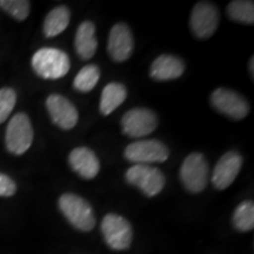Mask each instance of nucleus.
<instances>
[{"label": "nucleus", "mask_w": 254, "mask_h": 254, "mask_svg": "<svg viewBox=\"0 0 254 254\" xmlns=\"http://www.w3.org/2000/svg\"><path fill=\"white\" fill-rule=\"evenodd\" d=\"M31 65L40 78L57 80L67 74L71 67L68 56L62 50L44 47L38 50L32 57Z\"/></svg>", "instance_id": "nucleus-1"}, {"label": "nucleus", "mask_w": 254, "mask_h": 254, "mask_svg": "<svg viewBox=\"0 0 254 254\" xmlns=\"http://www.w3.org/2000/svg\"><path fill=\"white\" fill-rule=\"evenodd\" d=\"M59 209L73 227L82 232H90L95 226V217L91 205L81 196L65 193L59 198Z\"/></svg>", "instance_id": "nucleus-2"}, {"label": "nucleus", "mask_w": 254, "mask_h": 254, "mask_svg": "<svg viewBox=\"0 0 254 254\" xmlns=\"http://www.w3.org/2000/svg\"><path fill=\"white\" fill-rule=\"evenodd\" d=\"M209 179V166L201 153H190L180 167V180L190 193H200L206 189Z\"/></svg>", "instance_id": "nucleus-3"}, {"label": "nucleus", "mask_w": 254, "mask_h": 254, "mask_svg": "<svg viewBox=\"0 0 254 254\" xmlns=\"http://www.w3.org/2000/svg\"><path fill=\"white\" fill-rule=\"evenodd\" d=\"M129 185L138 187L146 196H155L165 186V176L157 167L150 165H133L125 173Z\"/></svg>", "instance_id": "nucleus-4"}, {"label": "nucleus", "mask_w": 254, "mask_h": 254, "mask_svg": "<svg viewBox=\"0 0 254 254\" xmlns=\"http://www.w3.org/2000/svg\"><path fill=\"white\" fill-rule=\"evenodd\" d=\"M32 141H33V128L30 118L25 113H17L9 120L6 128V148L9 153L21 155L31 147Z\"/></svg>", "instance_id": "nucleus-5"}, {"label": "nucleus", "mask_w": 254, "mask_h": 254, "mask_svg": "<svg viewBox=\"0 0 254 254\" xmlns=\"http://www.w3.org/2000/svg\"><path fill=\"white\" fill-rule=\"evenodd\" d=\"M101 232L107 245L114 251H124L131 246L132 226L122 215L116 213L105 215L101 222Z\"/></svg>", "instance_id": "nucleus-6"}, {"label": "nucleus", "mask_w": 254, "mask_h": 254, "mask_svg": "<svg viewBox=\"0 0 254 254\" xmlns=\"http://www.w3.org/2000/svg\"><path fill=\"white\" fill-rule=\"evenodd\" d=\"M125 158L135 165L165 163L170 157V151L164 142L150 139L132 142L125 148Z\"/></svg>", "instance_id": "nucleus-7"}, {"label": "nucleus", "mask_w": 254, "mask_h": 254, "mask_svg": "<svg viewBox=\"0 0 254 254\" xmlns=\"http://www.w3.org/2000/svg\"><path fill=\"white\" fill-rule=\"evenodd\" d=\"M218 8L208 1H200L192 9L190 19V30L195 37L200 39H207L212 37L219 26Z\"/></svg>", "instance_id": "nucleus-8"}, {"label": "nucleus", "mask_w": 254, "mask_h": 254, "mask_svg": "<svg viewBox=\"0 0 254 254\" xmlns=\"http://www.w3.org/2000/svg\"><path fill=\"white\" fill-rule=\"evenodd\" d=\"M122 127L124 134L129 138H142L155 131L158 127V117L148 109H132L124 114Z\"/></svg>", "instance_id": "nucleus-9"}, {"label": "nucleus", "mask_w": 254, "mask_h": 254, "mask_svg": "<svg viewBox=\"0 0 254 254\" xmlns=\"http://www.w3.org/2000/svg\"><path fill=\"white\" fill-rule=\"evenodd\" d=\"M211 104L218 112L234 120L244 119L250 112V104L245 98L228 88H217L211 94Z\"/></svg>", "instance_id": "nucleus-10"}, {"label": "nucleus", "mask_w": 254, "mask_h": 254, "mask_svg": "<svg viewBox=\"0 0 254 254\" xmlns=\"http://www.w3.org/2000/svg\"><path fill=\"white\" fill-rule=\"evenodd\" d=\"M243 166V157L239 152L228 151L221 155L213 173H212V184L215 189L226 190L234 183Z\"/></svg>", "instance_id": "nucleus-11"}, {"label": "nucleus", "mask_w": 254, "mask_h": 254, "mask_svg": "<svg viewBox=\"0 0 254 254\" xmlns=\"http://www.w3.org/2000/svg\"><path fill=\"white\" fill-rule=\"evenodd\" d=\"M134 39L132 31L126 24H116L110 32L109 43H107V52L113 62H126L132 56Z\"/></svg>", "instance_id": "nucleus-12"}, {"label": "nucleus", "mask_w": 254, "mask_h": 254, "mask_svg": "<svg viewBox=\"0 0 254 254\" xmlns=\"http://www.w3.org/2000/svg\"><path fill=\"white\" fill-rule=\"evenodd\" d=\"M46 107L52 122L62 129H72L77 125L78 111L67 98L60 94H51L46 100Z\"/></svg>", "instance_id": "nucleus-13"}, {"label": "nucleus", "mask_w": 254, "mask_h": 254, "mask_svg": "<svg viewBox=\"0 0 254 254\" xmlns=\"http://www.w3.org/2000/svg\"><path fill=\"white\" fill-rule=\"evenodd\" d=\"M69 166L84 179H93L100 171L99 159L88 147L74 148L68 155Z\"/></svg>", "instance_id": "nucleus-14"}, {"label": "nucleus", "mask_w": 254, "mask_h": 254, "mask_svg": "<svg viewBox=\"0 0 254 254\" xmlns=\"http://www.w3.org/2000/svg\"><path fill=\"white\" fill-rule=\"evenodd\" d=\"M185 72V63L172 55H161L152 63L150 75L158 81L174 80Z\"/></svg>", "instance_id": "nucleus-15"}, {"label": "nucleus", "mask_w": 254, "mask_h": 254, "mask_svg": "<svg viewBox=\"0 0 254 254\" xmlns=\"http://www.w3.org/2000/svg\"><path fill=\"white\" fill-rule=\"evenodd\" d=\"M74 46L81 59L88 60L95 55L98 40L95 37V25L92 21H84L79 25L75 33Z\"/></svg>", "instance_id": "nucleus-16"}, {"label": "nucleus", "mask_w": 254, "mask_h": 254, "mask_svg": "<svg viewBox=\"0 0 254 254\" xmlns=\"http://www.w3.org/2000/svg\"><path fill=\"white\" fill-rule=\"evenodd\" d=\"M127 90L120 82H110L104 87L100 99V112L103 116H109L125 101Z\"/></svg>", "instance_id": "nucleus-17"}, {"label": "nucleus", "mask_w": 254, "mask_h": 254, "mask_svg": "<svg viewBox=\"0 0 254 254\" xmlns=\"http://www.w3.org/2000/svg\"><path fill=\"white\" fill-rule=\"evenodd\" d=\"M71 19V12L66 6H58L46 15L44 21V33L47 38H52L66 30Z\"/></svg>", "instance_id": "nucleus-18"}, {"label": "nucleus", "mask_w": 254, "mask_h": 254, "mask_svg": "<svg viewBox=\"0 0 254 254\" xmlns=\"http://www.w3.org/2000/svg\"><path fill=\"white\" fill-rule=\"evenodd\" d=\"M227 15L237 23L252 25L254 23V2L250 0H234L227 5Z\"/></svg>", "instance_id": "nucleus-19"}, {"label": "nucleus", "mask_w": 254, "mask_h": 254, "mask_svg": "<svg viewBox=\"0 0 254 254\" xmlns=\"http://www.w3.org/2000/svg\"><path fill=\"white\" fill-rule=\"evenodd\" d=\"M99 78V67L97 65H93V64H90V65H86L78 72V74L74 78V81H73V86L79 92L87 93V92L92 91L97 86Z\"/></svg>", "instance_id": "nucleus-20"}, {"label": "nucleus", "mask_w": 254, "mask_h": 254, "mask_svg": "<svg viewBox=\"0 0 254 254\" xmlns=\"http://www.w3.org/2000/svg\"><path fill=\"white\" fill-rule=\"evenodd\" d=\"M233 226L239 232H250L254 228V205L252 201H244L238 206L232 218Z\"/></svg>", "instance_id": "nucleus-21"}, {"label": "nucleus", "mask_w": 254, "mask_h": 254, "mask_svg": "<svg viewBox=\"0 0 254 254\" xmlns=\"http://www.w3.org/2000/svg\"><path fill=\"white\" fill-rule=\"evenodd\" d=\"M0 7L19 21L25 20L30 14V1L27 0H0Z\"/></svg>", "instance_id": "nucleus-22"}, {"label": "nucleus", "mask_w": 254, "mask_h": 254, "mask_svg": "<svg viewBox=\"0 0 254 254\" xmlns=\"http://www.w3.org/2000/svg\"><path fill=\"white\" fill-rule=\"evenodd\" d=\"M17 103V93L12 88L5 87L0 90V124L8 118Z\"/></svg>", "instance_id": "nucleus-23"}, {"label": "nucleus", "mask_w": 254, "mask_h": 254, "mask_svg": "<svg viewBox=\"0 0 254 254\" xmlns=\"http://www.w3.org/2000/svg\"><path fill=\"white\" fill-rule=\"evenodd\" d=\"M17 192V185L6 174L0 173V196H12Z\"/></svg>", "instance_id": "nucleus-24"}, {"label": "nucleus", "mask_w": 254, "mask_h": 254, "mask_svg": "<svg viewBox=\"0 0 254 254\" xmlns=\"http://www.w3.org/2000/svg\"><path fill=\"white\" fill-rule=\"evenodd\" d=\"M254 58L252 57V58H251V60H250V74H251V77L252 78H254Z\"/></svg>", "instance_id": "nucleus-25"}]
</instances>
